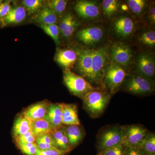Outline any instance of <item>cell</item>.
<instances>
[{"label": "cell", "instance_id": "484cf974", "mask_svg": "<svg viewBox=\"0 0 155 155\" xmlns=\"http://www.w3.org/2000/svg\"><path fill=\"white\" fill-rule=\"evenodd\" d=\"M41 28L47 34L49 35L54 40L55 43L57 45L60 43L59 40V33L60 29L58 25L56 24L52 25H40Z\"/></svg>", "mask_w": 155, "mask_h": 155}, {"label": "cell", "instance_id": "b9f144b4", "mask_svg": "<svg viewBox=\"0 0 155 155\" xmlns=\"http://www.w3.org/2000/svg\"><path fill=\"white\" fill-rule=\"evenodd\" d=\"M2 1H0V5H1V4H2Z\"/></svg>", "mask_w": 155, "mask_h": 155}, {"label": "cell", "instance_id": "4316f807", "mask_svg": "<svg viewBox=\"0 0 155 155\" xmlns=\"http://www.w3.org/2000/svg\"><path fill=\"white\" fill-rule=\"evenodd\" d=\"M127 147L120 143L98 153L97 155H127Z\"/></svg>", "mask_w": 155, "mask_h": 155}, {"label": "cell", "instance_id": "2e32d148", "mask_svg": "<svg viewBox=\"0 0 155 155\" xmlns=\"http://www.w3.org/2000/svg\"><path fill=\"white\" fill-rule=\"evenodd\" d=\"M26 15L24 7L17 6L11 8L5 17L0 20V25L4 27L8 25L18 24L24 20Z\"/></svg>", "mask_w": 155, "mask_h": 155}, {"label": "cell", "instance_id": "5bb4252c", "mask_svg": "<svg viewBox=\"0 0 155 155\" xmlns=\"http://www.w3.org/2000/svg\"><path fill=\"white\" fill-rule=\"evenodd\" d=\"M61 104L63 125H80L77 106L74 104Z\"/></svg>", "mask_w": 155, "mask_h": 155}, {"label": "cell", "instance_id": "4dcf8cb0", "mask_svg": "<svg viewBox=\"0 0 155 155\" xmlns=\"http://www.w3.org/2000/svg\"><path fill=\"white\" fill-rule=\"evenodd\" d=\"M42 2L40 0H24L22 4L29 13L33 14L40 8Z\"/></svg>", "mask_w": 155, "mask_h": 155}, {"label": "cell", "instance_id": "ffe728a7", "mask_svg": "<svg viewBox=\"0 0 155 155\" xmlns=\"http://www.w3.org/2000/svg\"><path fill=\"white\" fill-rule=\"evenodd\" d=\"M33 122L22 113L19 115L14 122L13 128V134L14 138L24 134L32 131Z\"/></svg>", "mask_w": 155, "mask_h": 155}, {"label": "cell", "instance_id": "8d00e7d4", "mask_svg": "<svg viewBox=\"0 0 155 155\" xmlns=\"http://www.w3.org/2000/svg\"><path fill=\"white\" fill-rule=\"evenodd\" d=\"M74 19L73 16L71 14H67L61 20L59 26V29L61 32H62L66 27L69 25L71 21Z\"/></svg>", "mask_w": 155, "mask_h": 155}, {"label": "cell", "instance_id": "836d02e7", "mask_svg": "<svg viewBox=\"0 0 155 155\" xmlns=\"http://www.w3.org/2000/svg\"><path fill=\"white\" fill-rule=\"evenodd\" d=\"M70 151L62 150L56 147L45 150H38L36 155H66Z\"/></svg>", "mask_w": 155, "mask_h": 155}, {"label": "cell", "instance_id": "f1b7e54d", "mask_svg": "<svg viewBox=\"0 0 155 155\" xmlns=\"http://www.w3.org/2000/svg\"><path fill=\"white\" fill-rule=\"evenodd\" d=\"M67 1L64 0H52L48 2V7L57 14H62L66 10Z\"/></svg>", "mask_w": 155, "mask_h": 155}, {"label": "cell", "instance_id": "60d3db41", "mask_svg": "<svg viewBox=\"0 0 155 155\" xmlns=\"http://www.w3.org/2000/svg\"><path fill=\"white\" fill-rule=\"evenodd\" d=\"M149 19L151 22L155 23V5H153L150 8L149 14Z\"/></svg>", "mask_w": 155, "mask_h": 155}, {"label": "cell", "instance_id": "d6a6232c", "mask_svg": "<svg viewBox=\"0 0 155 155\" xmlns=\"http://www.w3.org/2000/svg\"><path fill=\"white\" fill-rule=\"evenodd\" d=\"M17 144H25L35 142L36 137L33 131H29L15 138Z\"/></svg>", "mask_w": 155, "mask_h": 155}, {"label": "cell", "instance_id": "8fae6325", "mask_svg": "<svg viewBox=\"0 0 155 155\" xmlns=\"http://www.w3.org/2000/svg\"><path fill=\"white\" fill-rule=\"evenodd\" d=\"M104 31L98 26L84 28L77 34V38L87 45H91L99 42L104 37Z\"/></svg>", "mask_w": 155, "mask_h": 155}, {"label": "cell", "instance_id": "7a4b0ae2", "mask_svg": "<svg viewBox=\"0 0 155 155\" xmlns=\"http://www.w3.org/2000/svg\"><path fill=\"white\" fill-rule=\"evenodd\" d=\"M109 59V49L107 46L93 50L89 83L94 87H100L102 86L104 74L108 65Z\"/></svg>", "mask_w": 155, "mask_h": 155}, {"label": "cell", "instance_id": "83f0119b", "mask_svg": "<svg viewBox=\"0 0 155 155\" xmlns=\"http://www.w3.org/2000/svg\"><path fill=\"white\" fill-rule=\"evenodd\" d=\"M139 41L147 46L153 47L155 45V32L153 30H148L142 33Z\"/></svg>", "mask_w": 155, "mask_h": 155}, {"label": "cell", "instance_id": "3957f363", "mask_svg": "<svg viewBox=\"0 0 155 155\" xmlns=\"http://www.w3.org/2000/svg\"><path fill=\"white\" fill-rule=\"evenodd\" d=\"M123 125H109L102 128L97 137L98 153L122 143Z\"/></svg>", "mask_w": 155, "mask_h": 155}, {"label": "cell", "instance_id": "74e56055", "mask_svg": "<svg viewBox=\"0 0 155 155\" xmlns=\"http://www.w3.org/2000/svg\"><path fill=\"white\" fill-rule=\"evenodd\" d=\"M36 141L41 142L52 145L54 146V143L51 134H45L36 137Z\"/></svg>", "mask_w": 155, "mask_h": 155}, {"label": "cell", "instance_id": "44dd1931", "mask_svg": "<svg viewBox=\"0 0 155 155\" xmlns=\"http://www.w3.org/2000/svg\"><path fill=\"white\" fill-rule=\"evenodd\" d=\"M51 136L54 143V146L58 149L62 150L70 151V149L64 125L62 127L54 130L51 133Z\"/></svg>", "mask_w": 155, "mask_h": 155}, {"label": "cell", "instance_id": "ac0fdd59", "mask_svg": "<svg viewBox=\"0 0 155 155\" xmlns=\"http://www.w3.org/2000/svg\"><path fill=\"white\" fill-rule=\"evenodd\" d=\"M55 130L64 125L62 122V107L61 104H51L44 118Z\"/></svg>", "mask_w": 155, "mask_h": 155}, {"label": "cell", "instance_id": "8992f818", "mask_svg": "<svg viewBox=\"0 0 155 155\" xmlns=\"http://www.w3.org/2000/svg\"><path fill=\"white\" fill-rule=\"evenodd\" d=\"M63 78L64 83L69 91L82 100L88 93L96 88L83 77L72 72L70 69L64 70Z\"/></svg>", "mask_w": 155, "mask_h": 155}, {"label": "cell", "instance_id": "cb8c5ba5", "mask_svg": "<svg viewBox=\"0 0 155 155\" xmlns=\"http://www.w3.org/2000/svg\"><path fill=\"white\" fill-rule=\"evenodd\" d=\"M147 155H155V134L150 132L138 146Z\"/></svg>", "mask_w": 155, "mask_h": 155}, {"label": "cell", "instance_id": "7402d4cb", "mask_svg": "<svg viewBox=\"0 0 155 155\" xmlns=\"http://www.w3.org/2000/svg\"><path fill=\"white\" fill-rule=\"evenodd\" d=\"M57 21V15L48 7L43 9L35 19V22L44 25L55 24Z\"/></svg>", "mask_w": 155, "mask_h": 155}, {"label": "cell", "instance_id": "d590c367", "mask_svg": "<svg viewBox=\"0 0 155 155\" xmlns=\"http://www.w3.org/2000/svg\"><path fill=\"white\" fill-rule=\"evenodd\" d=\"M11 8L10 1H7L0 5V20L5 17Z\"/></svg>", "mask_w": 155, "mask_h": 155}, {"label": "cell", "instance_id": "ab89813d", "mask_svg": "<svg viewBox=\"0 0 155 155\" xmlns=\"http://www.w3.org/2000/svg\"><path fill=\"white\" fill-rule=\"evenodd\" d=\"M38 148L39 150H45L55 147L54 146L45 143L41 142L35 141Z\"/></svg>", "mask_w": 155, "mask_h": 155}, {"label": "cell", "instance_id": "e0dca14e", "mask_svg": "<svg viewBox=\"0 0 155 155\" xmlns=\"http://www.w3.org/2000/svg\"><path fill=\"white\" fill-rule=\"evenodd\" d=\"M50 105L46 101L40 102L29 106L23 113L34 122L44 118Z\"/></svg>", "mask_w": 155, "mask_h": 155}, {"label": "cell", "instance_id": "d4e9b609", "mask_svg": "<svg viewBox=\"0 0 155 155\" xmlns=\"http://www.w3.org/2000/svg\"><path fill=\"white\" fill-rule=\"evenodd\" d=\"M119 6V1L116 0H104L102 3L103 13L106 17H112L117 13Z\"/></svg>", "mask_w": 155, "mask_h": 155}, {"label": "cell", "instance_id": "e575fe53", "mask_svg": "<svg viewBox=\"0 0 155 155\" xmlns=\"http://www.w3.org/2000/svg\"><path fill=\"white\" fill-rule=\"evenodd\" d=\"M78 26L77 22L75 19H73L71 22L67 25L66 28L61 32L63 36L65 38H68L71 36L73 32L75 31Z\"/></svg>", "mask_w": 155, "mask_h": 155}, {"label": "cell", "instance_id": "603a6c76", "mask_svg": "<svg viewBox=\"0 0 155 155\" xmlns=\"http://www.w3.org/2000/svg\"><path fill=\"white\" fill-rule=\"evenodd\" d=\"M54 130L46 119L43 118L34 121L32 131L36 137L51 133Z\"/></svg>", "mask_w": 155, "mask_h": 155}, {"label": "cell", "instance_id": "d6986e66", "mask_svg": "<svg viewBox=\"0 0 155 155\" xmlns=\"http://www.w3.org/2000/svg\"><path fill=\"white\" fill-rule=\"evenodd\" d=\"M77 59V53L70 49H59L56 54V61L65 69H70L76 63Z\"/></svg>", "mask_w": 155, "mask_h": 155}, {"label": "cell", "instance_id": "9a60e30c", "mask_svg": "<svg viewBox=\"0 0 155 155\" xmlns=\"http://www.w3.org/2000/svg\"><path fill=\"white\" fill-rule=\"evenodd\" d=\"M115 32L123 38L130 36L134 28L133 20L130 17L122 16L118 18L114 24Z\"/></svg>", "mask_w": 155, "mask_h": 155}, {"label": "cell", "instance_id": "1f68e13d", "mask_svg": "<svg viewBox=\"0 0 155 155\" xmlns=\"http://www.w3.org/2000/svg\"><path fill=\"white\" fill-rule=\"evenodd\" d=\"M17 144L22 153L26 155H36L38 150L35 142L25 144Z\"/></svg>", "mask_w": 155, "mask_h": 155}, {"label": "cell", "instance_id": "4fadbf2b", "mask_svg": "<svg viewBox=\"0 0 155 155\" xmlns=\"http://www.w3.org/2000/svg\"><path fill=\"white\" fill-rule=\"evenodd\" d=\"M71 150L77 147L85 136V131L80 125H64Z\"/></svg>", "mask_w": 155, "mask_h": 155}, {"label": "cell", "instance_id": "9c48e42d", "mask_svg": "<svg viewBox=\"0 0 155 155\" xmlns=\"http://www.w3.org/2000/svg\"><path fill=\"white\" fill-rule=\"evenodd\" d=\"M137 75L153 80L155 63L153 57L149 53H142L139 55L136 63Z\"/></svg>", "mask_w": 155, "mask_h": 155}, {"label": "cell", "instance_id": "52a82bcc", "mask_svg": "<svg viewBox=\"0 0 155 155\" xmlns=\"http://www.w3.org/2000/svg\"><path fill=\"white\" fill-rule=\"evenodd\" d=\"M122 143L127 147H138L150 131L140 124L123 125Z\"/></svg>", "mask_w": 155, "mask_h": 155}, {"label": "cell", "instance_id": "ba28073f", "mask_svg": "<svg viewBox=\"0 0 155 155\" xmlns=\"http://www.w3.org/2000/svg\"><path fill=\"white\" fill-rule=\"evenodd\" d=\"M109 56L112 62L122 67L129 66L133 53L129 46L122 42H116L110 47Z\"/></svg>", "mask_w": 155, "mask_h": 155}, {"label": "cell", "instance_id": "30bf717a", "mask_svg": "<svg viewBox=\"0 0 155 155\" xmlns=\"http://www.w3.org/2000/svg\"><path fill=\"white\" fill-rule=\"evenodd\" d=\"M93 50H83L80 52L78 56L76 69L78 72L84 79L89 82L91 78Z\"/></svg>", "mask_w": 155, "mask_h": 155}, {"label": "cell", "instance_id": "6da1fadb", "mask_svg": "<svg viewBox=\"0 0 155 155\" xmlns=\"http://www.w3.org/2000/svg\"><path fill=\"white\" fill-rule=\"evenodd\" d=\"M96 87L82 99L84 109L91 118L101 116L110 103L112 95L102 88Z\"/></svg>", "mask_w": 155, "mask_h": 155}, {"label": "cell", "instance_id": "277c9868", "mask_svg": "<svg viewBox=\"0 0 155 155\" xmlns=\"http://www.w3.org/2000/svg\"><path fill=\"white\" fill-rule=\"evenodd\" d=\"M126 92L137 95L150 94L154 91V81L140 75L134 74L126 75L121 85Z\"/></svg>", "mask_w": 155, "mask_h": 155}, {"label": "cell", "instance_id": "f546056e", "mask_svg": "<svg viewBox=\"0 0 155 155\" xmlns=\"http://www.w3.org/2000/svg\"><path fill=\"white\" fill-rule=\"evenodd\" d=\"M146 2L144 0H129L127 2L128 7L131 11L137 15L143 12L146 6Z\"/></svg>", "mask_w": 155, "mask_h": 155}, {"label": "cell", "instance_id": "7c38bea8", "mask_svg": "<svg viewBox=\"0 0 155 155\" xmlns=\"http://www.w3.org/2000/svg\"><path fill=\"white\" fill-rule=\"evenodd\" d=\"M75 10L79 16L84 19H94L100 16L98 6L91 1H78L75 4Z\"/></svg>", "mask_w": 155, "mask_h": 155}, {"label": "cell", "instance_id": "f35d334b", "mask_svg": "<svg viewBox=\"0 0 155 155\" xmlns=\"http://www.w3.org/2000/svg\"><path fill=\"white\" fill-rule=\"evenodd\" d=\"M127 155H147L138 147H127Z\"/></svg>", "mask_w": 155, "mask_h": 155}, {"label": "cell", "instance_id": "5b68a950", "mask_svg": "<svg viewBox=\"0 0 155 155\" xmlns=\"http://www.w3.org/2000/svg\"><path fill=\"white\" fill-rule=\"evenodd\" d=\"M126 75L124 68L111 62L106 68L101 88L113 95L121 87Z\"/></svg>", "mask_w": 155, "mask_h": 155}]
</instances>
